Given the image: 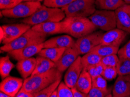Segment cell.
Returning a JSON list of instances; mask_svg holds the SVG:
<instances>
[{"mask_svg": "<svg viewBox=\"0 0 130 97\" xmlns=\"http://www.w3.org/2000/svg\"><path fill=\"white\" fill-rule=\"evenodd\" d=\"M62 75V73L56 68H54L46 73L30 76L24 79L22 88L27 92L35 94L56 81L61 79Z\"/></svg>", "mask_w": 130, "mask_h": 97, "instance_id": "6da1fadb", "label": "cell"}, {"mask_svg": "<svg viewBox=\"0 0 130 97\" xmlns=\"http://www.w3.org/2000/svg\"><path fill=\"white\" fill-rule=\"evenodd\" d=\"M62 22L65 34L77 39L94 32L98 29L89 17H66Z\"/></svg>", "mask_w": 130, "mask_h": 97, "instance_id": "7a4b0ae2", "label": "cell"}, {"mask_svg": "<svg viewBox=\"0 0 130 97\" xmlns=\"http://www.w3.org/2000/svg\"><path fill=\"white\" fill-rule=\"evenodd\" d=\"M66 17V14L62 9L48 7L42 5L32 15L23 19L22 23L32 27L35 25L49 22H61Z\"/></svg>", "mask_w": 130, "mask_h": 97, "instance_id": "3957f363", "label": "cell"}, {"mask_svg": "<svg viewBox=\"0 0 130 97\" xmlns=\"http://www.w3.org/2000/svg\"><path fill=\"white\" fill-rule=\"evenodd\" d=\"M46 35L33 30L31 28L15 40L3 45L0 49L1 52L8 53L32 44H41L46 41Z\"/></svg>", "mask_w": 130, "mask_h": 97, "instance_id": "277c9868", "label": "cell"}, {"mask_svg": "<svg viewBox=\"0 0 130 97\" xmlns=\"http://www.w3.org/2000/svg\"><path fill=\"white\" fill-rule=\"evenodd\" d=\"M62 10L67 17H89L96 10L95 0H75Z\"/></svg>", "mask_w": 130, "mask_h": 97, "instance_id": "5b68a950", "label": "cell"}, {"mask_svg": "<svg viewBox=\"0 0 130 97\" xmlns=\"http://www.w3.org/2000/svg\"><path fill=\"white\" fill-rule=\"evenodd\" d=\"M41 5L40 2L23 1L13 8L1 10V12L4 16L9 18L25 19L32 15Z\"/></svg>", "mask_w": 130, "mask_h": 97, "instance_id": "8992f818", "label": "cell"}, {"mask_svg": "<svg viewBox=\"0 0 130 97\" xmlns=\"http://www.w3.org/2000/svg\"><path fill=\"white\" fill-rule=\"evenodd\" d=\"M89 19L98 29L103 31H108L117 28L115 11L96 9Z\"/></svg>", "mask_w": 130, "mask_h": 97, "instance_id": "52a82bcc", "label": "cell"}, {"mask_svg": "<svg viewBox=\"0 0 130 97\" xmlns=\"http://www.w3.org/2000/svg\"><path fill=\"white\" fill-rule=\"evenodd\" d=\"M103 33L101 31H94L78 38L75 41L74 47L78 51L79 55H84L91 52L95 47L100 44Z\"/></svg>", "mask_w": 130, "mask_h": 97, "instance_id": "ba28073f", "label": "cell"}, {"mask_svg": "<svg viewBox=\"0 0 130 97\" xmlns=\"http://www.w3.org/2000/svg\"><path fill=\"white\" fill-rule=\"evenodd\" d=\"M1 27L5 33V38L2 43L3 45L15 40L31 28L30 25L24 23L5 25L1 26Z\"/></svg>", "mask_w": 130, "mask_h": 97, "instance_id": "9c48e42d", "label": "cell"}, {"mask_svg": "<svg viewBox=\"0 0 130 97\" xmlns=\"http://www.w3.org/2000/svg\"><path fill=\"white\" fill-rule=\"evenodd\" d=\"M24 80L22 79L8 76L4 79L0 84V90L4 94L15 97L22 87Z\"/></svg>", "mask_w": 130, "mask_h": 97, "instance_id": "30bf717a", "label": "cell"}, {"mask_svg": "<svg viewBox=\"0 0 130 97\" xmlns=\"http://www.w3.org/2000/svg\"><path fill=\"white\" fill-rule=\"evenodd\" d=\"M128 33L118 28L106 31L102 35L100 44L119 47L125 40Z\"/></svg>", "mask_w": 130, "mask_h": 97, "instance_id": "8fae6325", "label": "cell"}, {"mask_svg": "<svg viewBox=\"0 0 130 97\" xmlns=\"http://www.w3.org/2000/svg\"><path fill=\"white\" fill-rule=\"evenodd\" d=\"M80 55L74 46L67 48L60 59L55 63V68L63 73L71 66Z\"/></svg>", "mask_w": 130, "mask_h": 97, "instance_id": "7c38bea8", "label": "cell"}, {"mask_svg": "<svg viewBox=\"0 0 130 97\" xmlns=\"http://www.w3.org/2000/svg\"><path fill=\"white\" fill-rule=\"evenodd\" d=\"M80 58L81 56H79L75 62L67 70L65 74V84L71 88L75 87L79 77L84 70Z\"/></svg>", "mask_w": 130, "mask_h": 97, "instance_id": "4fadbf2b", "label": "cell"}, {"mask_svg": "<svg viewBox=\"0 0 130 97\" xmlns=\"http://www.w3.org/2000/svg\"><path fill=\"white\" fill-rule=\"evenodd\" d=\"M33 30L45 35H50L65 33L62 21L61 22H49L35 25L31 27Z\"/></svg>", "mask_w": 130, "mask_h": 97, "instance_id": "5bb4252c", "label": "cell"}, {"mask_svg": "<svg viewBox=\"0 0 130 97\" xmlns=\"http://www.w3.org/2000/svg\"><path fill=\"white\" fill-rule=\"evenodd\" d=\"M117 28L130 34V5L124 4L115 11Z\"/></svg>", "mask_w": 130, "mask_h": 97, "instance_id": "9a60e30c", "label": "cell"}, {"mask_svg": "<svg viewBox=\"0 0 130 97\" xmlns=\"http://www.w3.org/2000/svg\"><path fill=\"white\" fill-rule=\"evenodd\" d=\"M43 48V43L35 44L18 50L11 51L8 55L15 60L19 61L24 59L32 58L34 55L38 54Z\"/></svg>", "mask_w": 130, "mask_h": 97, "instance_id": "2e32d148", "label": "cell"}, {"mask_svg": "<svg viewBox=\"0 0 130 97\" xmlns=\"http://www.w3.org/2000/svg\"><path fill=\"white\" fill-rule=\"evenodd\" d=\"M113 97L130 96V75L119 76L112 89Z\"/></svg>", "mask_w": 130, "mask_h": 97, "instance_id": "e0dca14e", "label": "cell"}, {"mask_svg": "<svg viewBox=\"0 0 130 97\" xmlns=\"http://www.w3.org/2000/svg\"><path fill=\"white\" fill-rule=\"evenodd\" d=\"M75 43L71 35H62L56 36L48 40L43 43V48H68L74 47Z\"/></svg>", "mask_w": 130, "mask_h": 97, "instance_id": "ac0fdd59", "label": "cell"}, {"mask_svg": "<svg viewBox=\"0 0 130 97\" xmlns=\"http://www.w3.org/2000/svg\"><path fill=\"white\" fill-rule=\"evenodd\" d=\"M36 65V58L32 57L18 61L16 68L22 78L26 79L32 74Z\"/></svg>", "mask_w": 130, "mask_h": 97, "instance_id": "d6986e66", "label": "cell"}, {"mask_svg": "<svg viewBox=\"0 0 130 97\" xmlns=\"http://www.w3.org/2000/svg\"><path fill=\"white\" fill-rule=\"evenodd\" d=\"M75 88L79 91L88 94L92 88V79L87 71L82 70L76 82Z\"/></svg>", "mask_w": 130, "mask_h": 97, "instance_id": "ffe728a7", "label": "cell"}, {"mask_svg": "<svg viewBox=\"0 0 130 97\" xmlns=\"http://www.w3.org/2000/svg\"><path fill=\"white\" fill-rule=\"evenodd\" d=\"M36 65L34 72L31 76L36 74H43L50 70L51 69L55 68V63L50 59L44 57L37 56L36 57Z\"/></svg>", "mask_w": 130, "mask_h": 97, "instance_id": "44dd1931", "label": "cell"}, {"mask_svg": "<svg viewBox=\"0 0 130 97\" xmlns=\"http://www.w3.org/2000/svg\"><path fill=\"white\" fill-rule=\"evenodd\" d=\"M125 4L123 0H95L96 9L115 11Z\"/></svg>", "mask_w": 130, "mask_h": 97, "instance_id": "7402d4cb", "label": "cell"}, {"mask_svg": "<svg viewBox=\"0 0 130 97\" xmlns=\"http://www.w3.org/2000/svg\"><path fill=\"white\" fill-rule=\"evenodd\" d=\"M66 49L60 48H43L37 55L56 63L61 57Z\"/></svg>", "mask_w": 130, "mask_h": 97, "instance_id": "603a6c76", "label": "cell"}, {"mask_svg": "<svg viewBox=\"0 0 130 97\" xmlns=\"http://www.w3.org/2000/svg\"><path fill=\"white\" fill-rule=\"evenodd\" d=\"M102 57L93 51L88 52L81 57V63L84 69L101 62Z\"/></svg>", "mask_w": 130, "mask_h": 97, "instance_id": "cb8c5ba5", "label": "cell"}, {"mask_svg": "<svg viewBox=\"0 0 130 97\" xmlns=\"http://www.w3.org/2000/svg\"><path fill=\"white\" fill-rule=\"evenodd\" d=\"M14 65L11 62L8 55L0 58V75L3 79L9 76V74L14 68Z\"/></svg>", "mask_w": 130, "mask_h": 97, "instance_id": "d4e9b609", "label": "cell"}, {"mask_svg": "<svg viewBox=\"0 0 130 97\" xmlns=\"http://www.w3.org/2000/svg\"><path fill=\"white\" fill-rule=\"evenodd\" d=\"M119 49V47L100 44L97 45L92 51L98 53L99 56L103 58L104 56H108L110 55L117 54Z\"/></svg>", "mask_w": 130, "mask_h": 97, "instance_id": "484cf974", "label": "cell"}, {"mask_svg": "<svg viewBox=\"0 0 130 97\" xmlns=\"http://www.w3.org/2000/svg\"><path fill=\"white\" fill-rule=\"evenodd\" d=\"M116 69L119 76L130 75V59L120 58Z\"/></svg>", "mask_w": 130, "mask_h": 97, "instance_id": "4316f807", "label": "cell"}, {"mask_svg": "<svg viewBox=\"0 0 130 97\" xmlns=\"http://www.w3.org/2000/svg\"><path fill=\"white\" fill-rule=\"evenodd\" d=\"M61 79L56 81V82L53 83L50 86L34 94L35 97H50L53 93L58 88L59 84L61 83Z\"/></svg>", "mask_w": 130, "mask_h": 97, "instance_id": "83f0119b", "label": "cell"}, {"mask_svg": "<svg viewBox=\"0 0 130 97\" xmlns=\"http://www.w3.org/2000/svg\"><path fill=\"white\" fill-rule=\"evenodd\" d=\"M75 0H44L43 5L48 7L62 9Z\"/></svg>", "mask_w": 130, "mask_h": 97, "instance_id": "f1b7e54d", "label": "cell"}, {"mask_svg": "<svg viewBox=\"0 0 130 97\" xmlns=\"http://www.w3.org/2000/svg\"><path fill=\"white\" fill-rule=\"evenodd\" d=\"M120 58L117 54L110 55L102 58L101 63L104 67H115L116 68Z\"/></svg>", "mask_w": 130, "mask_h": 97, "instance_id": "f546056e", "label": "cell"}, {"mask_svg": "<svg viewBox=\"0 0 130 97\" xmlns=\"http://www.w3.org/2000/svg\"><path fill=\"white\" fill-rule=\"evenodd\" d=\"M57 97H74L72 88L68 87L64 82H61L57 88Z\"/></svg>", "mask_w": 130, "mask_h": 97, "instance_id": "4dcf8cb0", "label": "cell"}, {"mask_svg": "<svg viewBox=\"0 0 130 97\" xmlns=\"http://www.w3.org/2000/svg\"><path fill=\"white\" fill-rule=\"evenodd\" d=\"M104 69V66L100 62L98 63V64L88 67V68L84 69V70L87 71L89 74H90V76H91L92 79H93L96 77L102 76Z\"/></svg>", "mask_w": 130, "mask_h": 97, "instance_id": "1f68e13d", "label": "cell"}, {"mask_svg": "<svg viewBox=\"0 0 130 97\" xmlns=\"http://www.w3.org/2000/svg\"><path fill=\"white\" fill-rule=\"evenodd\" d=\"M92 87L101 90H107V80L102 76H99L92 79Z\"/></svg>", "mask_w": 130, "mask_h": 97, "instance_id": "d6a6232c", "label": "cell"}, {"mask_svg": "<svg viewBox=\"0 0 130 97\" xmlns=\"http://www.w3.org/2000/svg\"><path fill=\"white\" fill-rule=\"evenodd\" d=\"M118 73L116 68L115 67H104L102 76L107 81H111L116 79Z\"/></svg>", "mask_w": 130, "mask_h": 97, "instance_id": "836d02e7", "label": "cell"}, {"mask_svg": "<svg viewBox=\"0 0 130 97\" xmlns=\"http://www.w3.org/2000/svg\"><path fill=\"white\" fill-rule=\"evenodd\" d=\"M23 1V0H0V9L1 10L12 9Z\"/></svg>", "mask_w": 130, "mask_h": 97, "instance_id": "e575fe53", "label": "cell"}, {"mask_svg": "<svg viewBox=\"0 0 130 97\" xmlns=\"http://www.w3.org/2000/svg\"><path fill=\"white\" fill-rule=\"evenodd\" d=\"M111 88H108L107 90H101L99 89L92 87L87 94V97H105L111 93Z\"/></svg>", "mask_w": 130, "mask_h": 97, "instance_id": "d590c367", "label": "cell"}, {"mask_svg": "<svg viewBox=\"0 0 130 97\" xmlns=\"http://www.w3.org/2000/svg\"><path fill=\"white\" fill-rule=\"evenodd\" d=\"M117 55L119 58L130 59V40L123 47L119 49Z\"/></svg>", "mask_w": 130, "mask_h": 97, "instance_id": "8d00e7d4", "label": "cell"}, {"mask_svg": "<svg viewBox=\"0 0 130 97\" xmlns=\"http://www.w3.org/2000/svg\"><path fill=\"white\" fill-rule=\"evenodd\" d=\"M15 97H35V95L34 94L26 91L22 88Z\"/></svg>", "mask_w": 130, "mask_h": 97, "instance_id": "74e56055", "label": "cell"}, {"mask_svg": "<svg viewBox=\"0 0 130 97\" xmlns=\"http://www.w3.org/2000/svg\"><path fill=\"white\" fill-rule=\"evenodd\" d=\"M74 97H87V94L78 91L75 87L72 88Z\"/></svg>", "mask_w": 130, "mask_h": 97, "instance_id": "f35d334b", "label": "cell"}, {"mask_svg": "<svg viewBox=\"0 0 130 97\" xmlns=\"http://www.w3.org/2000/svg\"><path fill=\"white\" fill-rule=\"evenodd\" d=\"M0 34H1V35H0V41H1V43H2L4 40L5 38V33L1 26V29H0Z\"/></svg>", "mask_w": 130, "mask_h": 97, "instance_id": "ab89813d", "label": "cell"}, {"mask_svg": "<svg viewBox=\"0 0 130 97\" xmlns=\"http://www.w3.org/2000/svg\"><path fill=\"white\" fill-rule=\"evenodd\" d=\"M0 97H12V96L4 94V93L3 92H0Z\"/></svg>", "mask_w": 130, "mask_h": 97, "instance_id": "60d3db41", "label": "cell"}, {"mask_svg": "<svg viewBox=\"0 0 130 97\" xmlns=\"http://www.w3.org/2000/svg\"><path fill=\"white\" fill-rule=\"evenodd\" d=\"M25 1H33V2H40L41 3L42 1H44V0H23Z\"/></svg>", "mask_w": 130, "mask_h": 97, "instance_id": "b9f144b4", "label": "cell"}, {"mask_svg": "<svg viewBox=\"0 0 130 97\" xmlns=\"http://www.w3.org/2000/svg\"><path fill=\"white\" fill-rule=\"evenodd\" d=\"M50 97H57V90L53 93Z\"/></svg>", "mask_w": 130, "mask_h": 97, "instance_id": "7bdbcfd3", "label": "cell"}, {"mask_svg": "<svg viewBox=\"0 0 130 97\" xmlns=\"http://www.w3.org/2000/svg\"><path fill=\"white\" fill-rule=\"evenodd\" d=\"M123 1L124 2V3L126 4L130 5V0H123Z\"/></svg>", "mask_w": 130, "mask_h": 97, "instance_id": "ee69618b", "label": "cell"}, {"mask_svg": "<svg viewBox=\"0 0 130 97\" xmlns=\"http://www.w3.org/2000/svg\"><path fill=\"white\" fill-rule=\"evenodd\" d=\"M105 97H113V96H112V94H111V93H110V94H108L107 95H106Z\"/></svg>", "mask_w": 130, "mask_h": 97, "instance_id": "f6af8a7d", "label": "cell"}, {"mask_svg": "<svg viewBox=\"0 0 130 97\" xmlns=\"http://www.w3.org/2000/svg\"><path fill=\"white\" fill-rule=\"evenodd\" d=\"M127 97H130V96H127Z\"/></svg>", "mask_w": 130, "mask_h": 97, "instance_id": "bcb514c9", "label": "cell"}]
</instances>
